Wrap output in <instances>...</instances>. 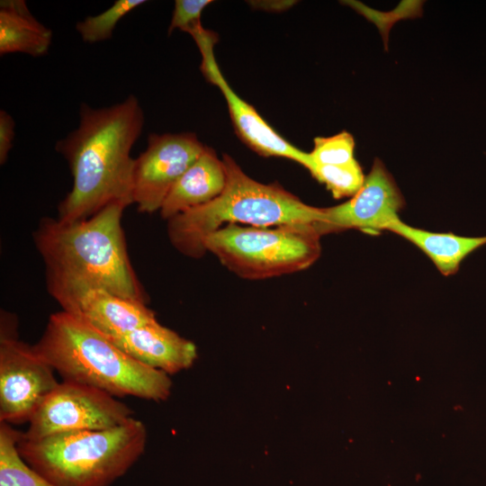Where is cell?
Listing matches in <instances>:
<instances>
[{"instance_id": "1", "label": "cell", "mask_w": 486, "mask_h": 486, "mask_svg": "<svg viewBox=\"0 0 486 486\" xmlns=\"http://www.w3.org/2000/svg\"><path fill=\"white\" fill-rule=\"evenodd\" d=\"M143 125L144 112L133 94L104 108L80 104L77 128L55 145L73 177L70 192L58 206V220H84L111 203H133L130 150Z\"/></svg>"}, {"instance_id": "2", "label": "cell", "mask_w": 486, "mask_h": 486, "mask_svg": "<svg viewBox=\"0 0 486 486\" xmlns=\"http://www.w3.org/2000/svg\"><path fill=\"white\" fill-rule=\"evenodd\" d=\"M127 206L113 202L92 217L65 222L42 218L33 232L46 273L86 280L122 298L148 304L129 257L122 225Z\"/></svg>"}, {"instance_id": "3", "label": "cell", "mask_w": 486, "mask_h": 486, "mask_svg": "<svg viewBox=\"0 0 486 486\" xmlns=\"http://www.w3.org/2000/svg\"><path fill=\"white\" fill-rule=\"evenodd\" d=\"M32 346L63 381L91 386L116 398L162 401L171 394L168 374L136 361L104 334L64 310L50 316Z\"/></svg>"}, {"instance_id": "4", "label": "cell", "mask_w": 486, "mask_h": 486, "mask_svg": "<svg viewBox=\"0 0 486 486\" xmlns=\"http://www.w3.org/2000/svg\"><path fill=\"white\" fill-rule=\"evenodd\" d=\"M222 162L227 176L222 193L167 220L169 241L182 255L203 256V239L224 224L274 227L322 221L323 208L304 203L280 184L254 180L229 155L223 156Z\"/></svg>"}, {"instance_id": "5", "label": "cell", "mask_w": 486, "mask_h": 486, "mask_svg": "<svg viewBox=\"0 0 486 486\" xmlns=\"http://www.w3.org/2000/svg\"><path fill=\"white\" fill-rule=\"evenodd\" d=\"M147 439L144 423L133 417L108 429L67 431L38 439L21 436L17 448L55 486H110L142 455Z\"/></svg>"}, {"instance_id": "6", "label": "cell", "mask_w": 486, "mask_h": 486, "mask_svg": "<svg viewBox=\"0 0 486 486\" xmlns=\"http://www.w3.org/2000/svg\"><path fill=\"white\" fill-rule=\"evenodd\" d=\"M314 223L274 227L226 225L202 241L206 252L238 276L259 280L302 271L321 253Z\"/></svg>"}, {"instance_id": "7", "label": "cell", "mask_w": 486, "mask_h": 486, "mask_svg": "<svg viewBox=\"0 0 486 486\" xmlns=\"http://www.w3.org/2000/svg\"><path fill=\"white\" fill-rule=\"evenodd\" d=\"M53 368L19 339L15 315L1 311L0 322V422H29L59 382Z\"/></svg>"}, {"instance_id": "8", "label": "cell", "mask_w": 486, "mask_h": 486, "mask_svg": "<svg viewBox=\"0 0 486 486\" xmlns=\"http://www.w3.org/2000/svg\"><path fill=\"white\" fill-rule=\"evenodd\" d=\"M134 411L101 390L62 381L36 410L26 439H38L56 433L75 430H102L125 424Z\"/></svg>"}, {"instance_id": "9", "label": "cell", "mask_w": 486, "mask_h": 486, "mask_svg": "<svg viewBox=\"0 0 486 486\" xmlns=\"http://www.w3.org/2000/svg\"><path fill=\"white\" fill-rule=\"evenodd\" d=\"M204 148L193 132L149 134L146 149L134 159L132 202L138 211H160L171 188Z\"/></svg>"}, {"instance_id": "10", "label": "cell", "mask_w": 486, "mask_h": 486, "mask_svg": "<svg viewBox=\"0 0 486 486\" xmlns=\"http://www.w3.org/2000/svg\"><path fill=\"white\" fill-rule=\"evenodd\" d=\"M46 285L61 310L106 337L158 320L147 304L122 298L80 278L46 273Z\"/></svg>"}, {"instance_id": "11", "label": "cell", "mask_w": 486, "mask_h": 486, "mask_svg": "<svg viewBox=\"0 0 486 486\" xmlns=\"http://www.w3.org/2000/svg\"><path fill=\"white\" fill-rule=\"evenodd\" d=\"M403 196L394 179L379 159H375L361 188L346 202L323 208L324 218L315 224L321 236L357 229L374 235L387 230L399 220Z\"/></svg>"}, {"instance_id": "12", "label": "cell", "mask_w": 486, "mask_h": 486, "mask_svg": "<svg viewBox=\"0 0 486 486\" xmlns=\"http://www.w3.org/2000/svg\"><path fill=\"white\" fill-rule=\"evenodd\" d=\"M216 41L215 35H208L196 41L202 54L201 71L223 94L237 135L260 156L288 158L307 168L310 162L309 153L283 138L251 104L239 97L230 87L213 55Z\"/></svg>"}, {"instance_id": "13", "label": "cell", "mask_w": 486, "mask_h": 486, "mask_svg": "<svg viewBox=\"0 0 486 486\" xmlns=\"http://www.w3.org/2000/svg\"><path fill=\"white\" fill-rule=\"evenodd\" d=\"M107 338L136 361L168 375L190 368L197 358L192 341L158 320Z\"/></svg>"}, {"instance_id": "14", "label": "cell", "mask_w": 486, "mask_h": 486, "mask_svg": "<svg viewBox=\"0 0 486 486\" xmlns=\"http://www.w3.org/2000/svg\"><path fill=\"white\" fill-rule=\"evenodd\" d=\"M226 180L222 159L205 146L201 156L171 188L159 211L160 216L168 220L212 201L222 193Z\"/></svg>"}, {"instance_id": "15", "label": "cell", "mask_w": 486, "mask_h": 486, "mask_svg": "<svg viewBox=\"0 0 486 486\" xmlns=\"http://www.w3.org/2000/svg\"><path fill=\"white\" fill-rule=\"evenodd\" d=\"M52 35V31L32 15L24 0L0 2L1 56L13 53L45 56Z\"/></svg>"}, {"instance_id": "16", "label": "cell", "mask_w": 486, "mask_h": 486, "mask_svg": "<svg viewBox=\"0 0 486 486\" xmlns=\"http://www.w3.org/2000/svg\"><path fill=\"white\" fill-rule=\"evenodd\" d=\"M387 230L418 247L444 275L455 274L468 255L486 244V236L464 237L453 233L430 232L411 227L400 219L391 224Z\"/></svg>"}, {"instance_id": "17", "label": "cell", "mask_w": 486, "mask_h": 486, "mask_svg": "<svg viewBox=\"0 0 486 486\" xmlns=\"http://www.w3.org/2000/svg\"><path fill=\"white\" fill-rule=\"evenodd\" d=\"M22 433L0 422V486H55L21 456L17 445Z\"/></svg>"}, {"instance_id": "18", "label": "cell", "mask_w": 486, "mask_h": 486, "mask_svg": "<svg viewBox=\"0 0 486 486\" xmlns=\"http://www.w3.org/2000/svg\"><path fill=\"white\" fill-rule=\"evenodd\" d=\"M307 169L326 185L336 199L352 197L361 188L365 177L357 161L345 166L311 163Z\"/></svg>"}, {"instance_id": "19", "label": "cell", "mask_w": 486, "mask_h": 486, "mask_svg": "<svg viewBox=\"0 0 486 486\" xmlns=\"http://www.w3.org/2000/svg\"><path fill=\"white\" fill-rule=\"evenodd\" d=\"M146 0H116L103 13L88 16L76 24V29L85 42L95 43L109 40L119 21Z\"/></svg>"}, {"instance_id": "20", "label": "cell", "mask_w": 486, "mask_h": 486, "mask_svg": "<svg viewBox=\"0 0 486 486\" xmlns=\"http://www.w3.org/2000/svg\"><path fill=\"white\" fill-rule=\"evenodd\" d=\"M353 136L342 131L330 137H317L310 155V163L328 166H345L356 161L354 157Z\"/></svg>"}, {"instance_id": "21", "label": "cell", "mask_w": 486, "mask_h": 486, "mask_svg": "<svg viewBox=\"0 0 486 486\" xmlns=\"http://www.w3.org/2000/svg\"><path fill=\"white\" fill-rule=\"evenodd\" d=\"M212 3L211 0H176L168 26V34L178 29L191 36L202 28V11Z\"/></svg>"}, {"instance_id": "22", "label": "cell", "mask_w": 486, "mask_h": 486, "mask_svg": "<svg viewBox=\"0 0 486 486\" xmlns=\"http://www.w3.org/2000/svg\"><path fill=\"white\" fill-rule=\"evenodd\" d=\"M15 122L4 110L0 111V164L4 165L13 148Z\"/></svg>"}, {"instance_id": "23", "label": "cell", "mask_w": 486, "mask_h": 486, "mask_svg": "<svg viewBox=\"0 0 486 486\" xmlns=\"http://www.w3.org/2000/svg\"><path fill=\"white\" fill-rule=\"evenodd\" d=\"M294 3V1H256L250 2V4L267 12H281L290 8Z\"/></svg>"}]
</instances>
